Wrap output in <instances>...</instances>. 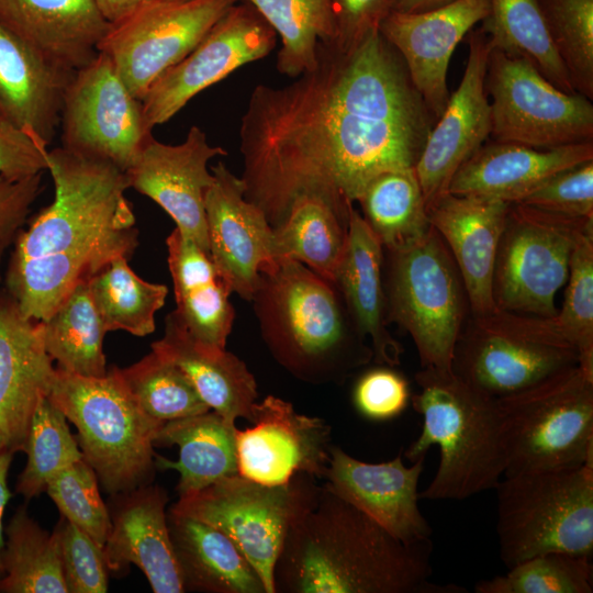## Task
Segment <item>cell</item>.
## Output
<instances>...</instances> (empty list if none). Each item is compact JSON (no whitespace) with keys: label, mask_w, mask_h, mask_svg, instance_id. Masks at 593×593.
I'll return each mask as SVG.
<instances>
[{"label":"cell","mask_w":593,"mask_h":593,"mask_svg":"<svg viewBox=\"0 0 593 593\" xmlns=\"http://www.w3.org/2000/svg\"><path fill=\"white\" fill-rule=\"evenodd\" d=\"M435 122L379 30L347 49L321 43L311 70L250 93L239 128L245 197L272 228L302 195L348 215L374 176L415 167Z\"/></svg>","instance_id":"1"},{"label":"cell","mask_w":593,"mask_h":593,"mask_svg":"<svg viewBox=\"0 0 593 593\" xmlns=\"http://www.w3.org/2000/svg\"><path fill=\"white\" fill-rule=\"evenodd\" d=\"M54 199L16 235L4 289L26 317L45 321L112 259H130L138 230L125 171L63 147L48 149Z\"/></svg>","instance_id":"2"},{"label":"cell","mask_w":593,"mask_h":593,"mask_svg":"<svg viewBox=\"0 0 593 593\" xmlns=\"http://www.w3.org/2000/svg\"><path fill=\"white\" fill-rule=\"evenodd\" d=\"M433 542L409 545L324 484L288 533L275 593H465L430 581Z\"/></svg>","instance_id":"3"},{"label":"cell","mask_w":593,"mask_h":593,"mask_svg":"<svg viewBox=\"0 0 593 593\" xmlns=\"http://www.w3.org/2000/svg\"><path fill=\"white\" fill-rule=\"evenodd\" d=\"M251 302L270 354L296 379L343 384L373 360L335 283L295 259L265 264Z\"/></svg>","instance_id":"4"},{"label":"cell","mask_w":593,"mask_h":593,"mask_svg":"<svg viewBox=\"0 0 593 593\" xmlns=\"http://www.w3.org/2000/svg\"><path fill=\"white\" fill-rule=\"evenodd\" d=\"M415 381L419 391L411 402L423 424L404 458L414 462L432 446L439 450L437 470L419 500L462 501L495 489L507 466L497 399L470 387L452 370L421 368Z\"/></svg>","instance_id":"5"},{"label":"cell","mask_w":593,"mask_h":593,"mask_svg":"<svg viewBox=\"0 0 593 593\" xmlns=\"http://www.w3.org/2000/svg\"><path fill=\"white\" fill-rule=\"evenodd\" d=\"M47 398L71 422L83 460L110 495L152 483L154 440L165 422L147 415L126 388L120 368L100 378L55 369Z\"/></svg>","instance_id":"6"},{"label":"cell","mask_w":593,"mask_h":593,"mask_svg":"<svg viewBox=\"0 0 593 593\" xmlns=\"http://www.w3.org/2000/svg\"><path fill=\"white\" fill-rule=\"evenodd\" d=\"M495 490L499 552L507 569L551 551L592 556L593 467L508 474Z\"/></svg>","instance_id":"7"},{"label":"cell","mask_w":593,"mask_h":593,"mask_svg":"<svg viewBox=\"0 0 593 593\" xmlns=\"http://www.w3.org/2000/svg\"><path fill=\"white\" fill-rule=\"evenodd\" d=\"M384 251L388 322L412 337L421 368L452 370L455 347L470 307L446 243L430 225L417 240Z\"/></svg>","instance_id":"8"},{"label":"cell","mask_w":593,"mask_h":593,"mask_svg":"<svg viewBox=\"0 0 593 593\" xmlns=\"http://www.w3.org/2000/svg\"><path fill=\"white\" fill-rule=\"evenodd\" d=\"M497 404L507 447L504 475L593 467V374L579 365Z\"/></svg>","instance_id":"9"},{"label":"cell","mask_w":593,"mask_h":593,"mask_svg":"<svg viewBox=\"0 0 593 593\" xmlns=\"http://www.w3.org/2000/svg\"><path fill=\"white\" fill-rule=\"evenodd\" d=\"M306 473L267 485L239 473L224 477L169 511L202 521L227 535L275 593L273 568L290 529L317 502L322 484Z\"/></svg>","instance_id":"10"},{"label":"cell","mask_w":593,"mask_h":593,"mask_svg":"<svg viewBox=\"0 0 593 593\" xmlns=\"http://www.w3.org/2000/svg\"><path fill=\"white\" fill-rule=\"evenodd\" d=\"M579 365L553 317L496 309L470 315L457 340L452 372L495 399Z\"/></svg>","instance_id":"11"},{"label":"cell","mask_w":593,"mask_h":593,"mask_svg":"<svg viewBox=\"0 0 593 593\" xmlns=\"http://www.w3.org/2000/svg\"><path fill=\"white\" fill-rule=\"evenodd\" d=\"M593 219L510 204L496 251L492 294L497 309L553 317L577 237Z\"/></svg>","instance_id":"12"},{"label":"cell","mask_w":593,"mask_h":593,"mask_svg":"<svg viewBox=\"0 0 593 593\" xmlns=\"http://www.w3.org/2000/svg\"><path fill=\"white\" fill-rule=\"evenodd\" d=\"M494 141L550 149L593 141V104L549 82L528 60L491 49L485 74Z\"/></svg>","instance_id":"13"},{"label":"cell","mask_w":593,"mask_h":593,"mask_svg":"<svg viewBox=\"0 0 593 593\" xmlns=\"http://www.w3.org/2000/svg\"><path fill=\"white\" fill-rule=\"evenodd\" d=\"M238 0H145L110 25L99 45L139 100Z\"/></svg>","instance_id":"14"},{"label":"cell","mask_w":593,"mask_h":593,"mask_svg":"<svg viewBox=\"0 0 593 593\" xmlns=\"http://www.w3.org/2000/svg\"><path fill=\"white\" fill-rule=\"evenodd\" d=\"M61 147L126 171L152 136L142 100L102 52L75 71L64 93Z\"/></svg>","instance_id":"15"},{"label":"cell","mask_w":593,"mask_h":593,"mask_svg":"<svg viewBox=\"0 0 593 593\" xmlns=\"http://www.w3.org/2000/svg\"><path fill=\"white\" fill-rule=\"evenodd\" d=\"M276 43V32L249 3H235L144 96L147 128L169 121L193 97L237 68L266 57Z\"/></svg>","instance_id":"16"},{"label":"cell","mask_w":593,"mask_h":593,"mask_svg":"<svg viewBox=\"0 0 593 593\" xmlns=\"http://www.w3.org/2000/svg\"><path fill=\"white\" fill-rule=\"evenodd\" d=\"M251 423L250 428L235 429L240 475L267 485L284 484L296 473L324 479L332 448V428L324 419L268 395L256 402Z\"/></svg>","instance_id":"17"},{"label":"cell","mask_w":593,"mask_h":593,"mask_svg":"<svg viewBox=\"0 0 593 593\" xmlns=\"http://www.w3.org/2000/svg\"><path fill=\"white\" fill-rule=\"evenodd\" d=\"M226 155L193 125L177 145L150 136L125 174L130 188L156 202L183 235L209 254L204 197L213 174L208 165L212 158Z\"/></svg>","instance_id":"18"},{"label":"cell","mask_w":593,"mask_h":593,"mask_svg":"<svg viewBox=\"0 0 593 593\" xmlns=\"http://www.w3.org/2000/svg\"><path fill=\"white\" fill-rule=\"evenodd\" d=\"M469 33V54L462 79L432 127L414 167L426 210L448 191L458 168L491 135V108L485 90L491 46L481 29Z\"/></svg>","instance_id":"19"},{"label":"cell","mask_w":593,"mask_h":593,"mask_svg":"<svg viewBox=\"0 0 593 593\" xmlns=\"http://www.w3.org/2000/svg\"><path fill=\"white\" fill-rule=\"evenodd\" d=\"M204 197L209 254L232 292L251 301L261 267L276 258L273 228L245 197V183L222 161Z\"/></svg>","instance_id":"20"},{"label":"cell","mask_w":593,"mask_h":593,"mask_svg":"<svg viewBox=\"0 0 593 593\" xmlns=\"http://www.w3.org/2000/svg\"><path fill=\"white\" fill-rule=\"evenodd\" d=\"M490 13V0H456L424 12H391L380 24L382 36L401 55L412 82L436 121L449 90L447 74L454 51Z\"/></svg>","instance_id":"21"},{"label":"cell","mask_w":593,"mask_h":593,"mask_svg":"<svg viewBox=\"0 0 593 593\" xmlns=\"http://www.w3.org/2000/svg\"><path fill=\"white\" fill-rule=\"evenodd\" d=\"M424 461L407 467L400 452L387 462H365L332 445L323 484L403 542H428L432 527L418 506Z\"/></svg>","instance_id":"22"},{"label":"cell","mask_w":593,"mask_h":593,"mask_svg":"<svg viewBox=\"0 0 593 593\" xmlns=\"http://www.w3.org/2000/svg\"><path fill=\"white\" fill-rule=\"evenodd\" d=\"M42 321L26 317L0 290V452L23 451L32 418L55 374Z\"/></svg>","instance_id":"23"},{"label":"cell","mask_w":593,"mask_h":593,"mask_svg":"<svg viewBox=\"0 0 593 593\" xmlns=\"http://www.w3.org/2000/svg\"><path fill=\"white\" fill-rule=\"evenodd\" d=\"M111 496V528L103 546L109 572L119 575L135 564L153 592H184L168 529L167 492L152 482Z\"/></svg>","instance_id":"24"},{"label":"cell","mask_w":593,"mask_h":593,"mask_svg":"<svg viewBox=\"0 0 593 593\" xmlns=\"http://www.w3.org/2000/svg\"><path fill=\"white\" fill-rule=\"evenodd\" d=\"M510 204L447 191L427 206L429 224L446 243L459 269L471 315L497 309L492 280Z\"/></svg>","instance_id":"25"},{"label":"cell","mask_w":593,"mask_h":593,"mask_svg":"<svg viewBox=\"0 0 593 593\" xmlns=\"http://www.w3.org/2000/svg\"><path fill=\"white\" fill-rule=\"evenodd\" d=\"M590 160L593 141L550 149L494 141L483 144L458 168L448 192L521 202L552 176Z\"/></svg>","instance_id":"26"},{"label":"cell","mask_w":593,"mask_h":593,"mask_svg":"<svg viewBox=\"0 0 593 593\" xmlns=\"http://www.w3.org/2000/svg\"><path fill=\"white\" fill-rule=\"evenodd\" d=\"M0 22L51 64L75 72L110 29L94 0H0Z\"/></svg>","instance_id":"27"},{"label":"cell","mask_w":593,"mask_h":593,"mask_svg":"<svg viewBox=\"0 0 593 593\" xmlns=\"http://www.w3.org/2000/svg\"><path fill=\"white\" fill-rule=\"evenodd\" d=\"M383 260L380 240L353 204L346 246L333 282L354 324L370 340L373 360L392 368L400 365L403 348L388 329Z\"/></svg>","instance_id":"28"},{"label":"cell","mask_w":593,"mask_h":593,"mask_svg":"<svg viewBox=\"0 0 593 593\" xmlns=\"http://www.w3.org/2000/svg\"><path fill=\"white\" fill-rule=\"evenodd\" d=\"M74 74L47 61L0 22L1 118L48 146Z\"/></svg>","instance_id":"29"},{"label":"cell","mask_w":593,"mask_h":593,"mask_svg":"<svg viewBox=\"0 0 593 593\" xmlns=\"http://www.w3.org/2000/svg\"><path fill=\"white\" fill-rule=\"evenodd\" d=\"M152 350L172 361L190 380L204 403L227 423L251 422L257 383L246 363L225 348L193 337L176 311L165 318L164 336Z\"/></svg>","instance_id":"30"},{"label":"cell","mask_w":593,"mask_h":593,"mask_svg":"<svg viewBox=\"0 0 593 593\" xmlns=\"http://www.w3.org/2000/svg\"><path fill=\"white\" fill-rule=\"evenodd\" d=\"M166 245L176 313L198 340L225 348L235 320L230 302L231 287L210 255L177 227L167 237Z\"/></svg>","instance_id":"31"},{"label":"cell","mask_w":593,"mask_h":593,"mask_svg":"<svg viewBox=\"0 0 593 593\" xmlns=\"http://www.w3.org/2000/svg\"><path fill=\"white\" fill-rule=\"evenodd\" d=\"M167 523L184 591L267 593L258 572L223 532L169 510Z\"/></svg>","instance_id":"32"},{"label":"cell","mask_w":593,"mask_h":593,"mask_svg":"<svg viewBox=\"0 0 593 593\" xmlns=\"http://www.w3.org/2000/svg\"><path fill=\"white\" fill-rule=\"evenodd\" d=\"M235 424L214 411L167 421L160 427L154 446L179 447V459L171 461L155 455L156 468L174 469L180 474L177 493L186 496L217 480L238 473Z\"/></svg>","instance_id":"33"},{"label":"cell","mask_w":593,"mask_h":593,"mask_svg":"<svg viewBox=\"0 0 593 593\" xmlns=\"http://www.w3.org/2000/svg\"><path fill=\"white\" fill-rule=\"evenodd\" d=\"M348 217L318 197H299L273 228L276 258L295 259L333 281L347 242Z\"/></svg>","instance_id":"34"},{"label":"cell","mask_w":593,"mask_h":593,"mask_svg":"<svg viewBox=\"0 0 593 593\" xmlns=\"http://www.w3.org/2000/svg\"><path fill=\"white\" fill-rule=\"evenodd\" d=\"M357 202L383 250L413 243L430 227L414 167L378 174L366 184Z\"/></svg>","instance_id":"35"},{"label":"cell","mask_w":593,"mask_h":593,"mask_svg":"<svg viewBox=\"0 0 593 593\" xmlns=\"http://www.w3.org/2000/svg\"><path fill=\"white\" fill-rule=\"evenodd\" d=\"M47 354L57 368L100 378L107 374L103 338L107 333L90 294L88 281L81 282L54 312L42 321Z\"/></svg>","instance_id":"36"},{"label":"cell","mask_w":593,"mask_h":593,"mask_svg":"<svg viewBox=\"0 0 593 593\" xmlns=\"http://www.w3.org/2000/svg\"><path fill=\"white\" fill-rule=\"evenodd\" d=\"M1 555L2 593H68L64 580L57 532L43 529L20 506L4 529Z\"/></svg>","instance_id":"37"},{"label":"cell","mask_w":593,"mask_h":593,"mask_svg":"<svg viewBox=\"0 0 593 593\" xmlns=\"http://www.w3.org/2000/svg\"><path fill=\"white\" fill-rule=\"evenodd\" d=\"M482 23L491 49L522 57L560 90L577 92L536 0H490V13Z\"/></svg>","instance_id":"38"},{"label":"cell","mask_w":593,"mask_h":593,"mask_svg":"<svg viewBox=\"0 0 593 593\" xmlns=\"http://www.w3.org/2000/svg\"><path fill=\"white\" fill-rule=\"evenodd\" d=\"M281 41L277 69L290 78L311 70L321 43H333L336 29L331 0H245Z\"/></svg>","instance_id":"39"},{"label":"cell","mask_w":593,"mask_h":593,"mask_svg":"<svg viewBox=\"0 0 593 593\" xmlns=\"http://www.w3.org/2000/svg\"><path fill=\"white\" fill-rule=\"evenodd\" d=\"M119 256L88 280L93 303L107 332L146 336L155 331V314L166 301L164 284L145 281Z\"/></svg>","instance_id":"40"},{"label":"cell","mask_w":593,"mask_h":593,"mask_svg":"<svg viewBox=\"0 0 593 593\" xmlns=\"http://www.w3.org/2000/svg\"><path fill=\"white\" fill-rule=\"evenodd\" d=\"M120 373L142 410L155 419L167 422L211 410L186 374L154 350L132 366L120 368Z\"/></svg>","instance_id":"41"},{"label":"cell","mask_w":593,"mask_h":593,"mask_svg":"<svg viewBox=\"0 0 593 593\" xmlns=\"http://www.w3.org/2000/svg\"><path fill=\"white\" fill-rule=\"evenodd\" d=\"M23 451L27 461L18 478L15 492L25 500L45 492L57 472L83 459L66 416L47 396L35 410Z\"/></svg>","instance_id":"42"},{"label":"cell","mask_w":593,"mask_h":593,"mask_svg":"<svg viewBox=\"0 0 593 593\" xmlns=\"http://www.w3.org/2000/svg\"><path fill=\"white\" fill-rule=\"evenodd\" d=\"M592 589L591 557L563 551L534 556L474 585L475 593H592Z\"/></svg>","instance_id":"43"},{"label":"cell","mask_w":593,"mask_h":593,"mask_svg":"<svg viewBox=\"0 0 593 593\" xmlns=\"http://www.w3.org/2000/svg\"><path fill=\"white\" fill-rule=\"evenodd\" d=\"M577 92L593 100V0H536Z\"/></svg>","instance_id":"44"},{"label":"cell","mask_w":593,"mask_h":593,"mask_svg":"<svg viewBox=\"0 0 593 593\" xmlns=\"http://www.w3.org/2000/svg\"><path fill=\"white\" fill-rule=\"evenodd\" d=\"M567 281L561 311L553 320L578 351L579 366L593 374V227L577 237Z\"/></svg>","instance_id":"45"},{"label":"cell","mask_w":593,"mask_h":593,"mask_svg":"<svg viewBox=\"0 0 593 593\" xmlns=\"http://www.w3.org/2000/svg\"><path fill=\"white\" fill-rule=\"evenodd\" d=\"M94 470L83 460L57 472L45 492L61 516L103 548L111 528L109 508L101 499Z\"/></svg>","instance_id":"46"},{"label":"cell","mask_w":593,"mask_h":593,"mask_svg":"<svg viewBox=\"0 0 593 593\" xmlns=\"http://www.w3.org/2000/svg\"><path fill=\"white\" fill-rule=\"evenodd\" d=\"M68 593H104L109 569L103 548L71 522L61 517L55 527Z\"/></svg>","instance_id":"47"},{"label":"cell","mask_w":593,"mask_h":593,"mask_svg":"<svg viewBox=\"0 0 593 593\" xmlns=\"http://www.w3.org/2000/svg\"><path fill=\"white\" fill-rule=\"evenodd\" d=\"M521 202L564 216L593 219V160L552 176Z\"/></svg>","instance_id":"48"},{"label":"cell","mask_w":593,"mask_h":593,"mask_svg":"<svg viewBox=\"0 0 593 593\" xmlns=\"http://www.w3.org/2000/svg\"><path fill=\"white\" fill-rule=\"evenodd\" d=\"M357 411L372 421H387L401 414L411 396L409 383L391 367L367 371L354 389Z\"/></svg>","instance_id":"49"},{"label":"cell","mask_w":593,"mask_h":593,"mask_svg":"<svg viewBox=\"0 0 593 593\" xmlns=\"http://www.w3.org/2000/svg\"><path fill=\"white\" fill-rule=\"evenodd\" d=\"M48 146L0 116V176L21 180L47 170Z\"/></svg>","instance_id":"50"},{"label":"cell","mask_w":593,"mask_h":593,"mask_svg":"<svg viewBox=\"0 0 593 593\" xmlns=\"http://www.w3.org/2000/svg\"><path fill=\"white\" fill-rule=\"evenodd\" d=\"M399 0H331L336 40L347 49L369 33L379 30L381 22L395 10Z\"/></svg>","instance_id":"51"},{"label":"cell","mask_w":593,"mask_h":593,"mask_svg":"<svg viewBox=\"0 0 593 593\" xmlns=\"http://www.w3.org/2000/svg\"><path fill=\"white\" fill-rule=\"evenodd\" d=\"M42 175L21 180L0 176V278L3 257L27 222L31 208L42 192Z\"/></svg>","instance_id":"52"},{"label":"cell","mask_w":593,"mask_h":593,"mask_svg":"<svg viewBox=\"0 0 593 593\" xmlns=\"http://www.w3.org/2000/svg\"><path fill=\"white\" fill-rule=\"evenodd\" d=\"M13 452H0V578L2 577L1 555L4 547L2 518L5 506L12 496L8 486V472L13 459Z\"/></svg>","instance_id":"53"},{"label":"cell","mask_w":593,"mask_h":593,"mask_svg":"<svg viewBox=\"0 0 593 593\" xmlns=\"http://www.w3.org/2000/svg\"><path fill=\"white\" fill-rule=\"evenodd\" d=\"M105 20L116 23L133 12L145 0H94Z\"/></svg>","instance_id":"54"},{"label":"cell","mask_w":593,"mask_h":593,"mask_svg":"<svg viewBox=\"0 0 593 593\" xmlns=\"http://www.w3.org/2000/svg\"><path fill=\"white\" fill-rule=\"evenodd\" d=\"M456 0H399L394 11L416 13L451 3Z\"/></svg>","instance_id":"55"},{"label":"cell","mask_w":593,"mask_h":593,"mask_svg":"<svg viewBox=\"0 0 593 593\" xmlns=\"http://www.w3.org/2000/svg\"><path fill=\"white\" fill-rule=\"evenodd\" d=\"M161 1H180V0H161Z\"/></svg>","instance_id":"56"}]
</instances>
